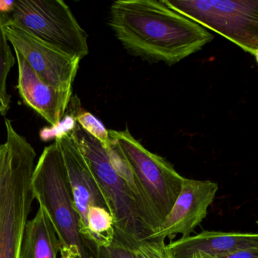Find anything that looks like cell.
<instances>
[{"label":"cell","mask_w":258,"mask_h":258,"mask_svg":"<svg viewBox=\"0 0 258 258\" xmlns=\"http://www.w3.org/2000/svg\"><path fill=\"white\" fill-rule=\"evenodd\" d=\"M108 24L131 55L172 66L214 40L205 28L164 4V0H117Z\"/></svg>","instance_id":"cell-1"},{"label":"cell","mask_w":258,"mask_h":258,"mask_svg":"<svg viewBox=\"0 0 258 258\" xmlns=\"http://www.w3.org/2000/svg\"><path fill=\"white\" fill-rule=\"evenodd\" d=\"M34 199L49 214L61 244L75 258H99V249L80 233V218L59 142L45 147L31 178Z\"/></svg>","instance_id":"cell-2"},{"label":"cell","mask_w":258,"mask_h":258,"mask_svg":"<svg viewBox=\"0 0 258 258\" xmlns=\"http://www.w3.org/2000/svg\"><path fill=\"white\" fill-rule=\"evenodd\" d=\"M6 129L11 156L0 220V258H22L24 231L34 201L31 178L37 154L13 123Z\"/></svg>","instance_id":"cell-3"},{"label":"cell","mask_w":258,"mask_h":258,"mask_svg":"<svg viewBox=\"0 0 258 258\" xmlns=\"http://www.w3.org/2000/svg\"><path fill=\"white\" fill-rule=\"evenodd\" d=\"M108 134L117 142L132 167L154 233L173 208L185 177L162 157L147 150L129 130H110Z\"/></svg>","instance_id":"cell-4"},{"label":"cell","mask_w":258,"mask_h":258,"mask_svg":"<svg viewBox=\"0 0 258 258\" xmlns=\"http://www.w3.org/2000/svg\"><path fill=\"white\" fill-rule=\"evenodd\" d=\"M1 14L5 22L71 56L81 60L88 55V36L62 0H13Z\"/></svg>","instance_id":"cell-5"},{"label":"cell","mask_w":258,"mask_h":258,"mask_svg":"<svg viewBox=\"0 0 258 258\" xmlns=\"http://www.w3.org/2000/svg\"><path fill=\"white\" fill-rule=\"evenodd\" d=\"M72 132L83 156L109 201L115 235L129 245L149 238L152 232L145 223L127 185L111 166L102 143L77 122Z\"/></svg>","instance_id":"cell-6"},{"label":"cell","mask_w":258,"mask_h":258,"mask_svg":"<svg viewBox=\"0 0 258 258\" xmlns=\"http://www.w3.org/2000/svg\"><path fill=\"white\" fill-rule=\"evenodd\" d=\"M169 7L258 55L257 0H164Z\"/></svg>","instance_id":"cell-7"},{"label":"cell","mask_w":258,"mask_h":258,"mask_svg":"<svg viewBox=\"0 0 258 258\" xmlns=\"http://www.w3.org/2000/svg\"><path fill=\"white\" fill-rule=\"evenodd\" d=\"M4 28L14 50L22 54L42 81L61 91L72 92L80 58L61 52L14 24L4 21Z\"/></svg>","instance_id":"cell-8"},{"label":"cell","mask_w":258,"mask_h":258,"mask_svg":"<svg viewBox=\"0 0 258 258\" xmlns=\"http://www.w3.org/2000/svg\"><path fill=\"white\" fill-rule=\"evenodd\" d=\"M218 185L210 180L184 178L180 192L162 224L148 238L165 241L177 235L189 236L207 217Z\"/></svg>","instance_id":"cell-9"},{"label":"cell","mask_w":258,"mask_h":258,"mask_svg":"<svg viewBox=\"0 0 258 258\" xmlns=\"http://www.w3.org/2000/svg\"><path fill=\"white\" fill-rule=\"evenodd\" d=\"M55 139L59 142L75 209L79 216L80 233L85 238L89 208L91 206L102 207L111 214V205L105 191L83 156L72 131L61 133Z\"/></svg>","instance_id":"cell-10"},{"label":"cell","mask_w":258,"mask_h":258,"mask_svg":"<svg viewBox=\"0 0 258 258\" xmlns=\"http://www.w3.org/2000/svg\"><path fill=\"white\" fill-rule=\"evenodd\" d=\"M15 52L19 66L18 89L22 100L52 127H57L69 106L72 92L61 91L46 84L22 54Z\"/></svg>","instance_id":"cell-11"},{"label":"cell","mask_w":258,"mask_h":258,"mask_svg":"<svg viewBox=\"0 0 258 258\" xmlns=\"http://www.w3.org/2000/svg\"><path fill=\"white\" fill-rule=\"evenodd\" d=\"M256 247V233L207 230L166 244L172 258H214L234 250Z\"/></svg>","instance_id":"cell-12"},{"label":"cell","mask_w":258,"mask_h":258,"mask_svg":"<svg viewBox=\"0 0 258 258\" xmlns=\"http://www.w3.org/2000/svg\"><path fill=\"white\" fill-rule=\"evenodd\" d=\"M61 248L49 214L39 205L34 218L28 220L22 239V258H58Z\"/></svg>","instance_id":"cell-13"},{"label":"cell","mask_w":258,"mask_h":258,"mask_svg":"<svg viewBox=\"0 0 258 258\" xmlns=\"http://www.w3.org/2000/svg\"><path fill=\"white\" fill-rule=\"evenodd\" d=\"M114 237V220L109 211L102 207H90L87 215L86 239L100 248L111 245Z\"/></svg>","instance_id":"cell-14"},{"label":"cell","mask_w":258,"mask_h":258,"mask_svg":"<svg viewBox=\"0 0 258 258\" xmlns=\"http://www.w3.org/2000/svg\"><path fill=\"white\" fill-rule=\"evenodd\" d=\"M4 25V17L0 13V114L6 116L11 104V96L7 91V79L16 58L9 44Z\"/></svg>","instance_id":"cell-15"},{"label":"cell","mask_w":258,"mask_h":258,"mask_svg":"<svg viewBox=\"0 0 258 258\" xmlns=\"http://www.w3.org/2000/svg\"><path fill=\"white\" fill-rule=\"evenodd\" d=\"M77 123L90 136L100 142L104 147L109 144L110 137L108 130L100 120L87 111L80 112L75 117Z\"/></svg>","instance_id":"cell-16"},{"label":"cell","mask_w":258,"mask_h":258,"mask_svg":"<svg viewBox=\"0 0 258 258\" xmlns=\"http://www.w3.org/2000/svg\"><path fill=\"white\" fill-rule=\"evenodd\" d=\"M11 156V142L7 137V141L0 144V220L2 217L3 203L7 186V176Z\"/></svg>","instance_id":"cell-17"},{"label":"cell","mask_w":258,"mask_h":258,"mask_svg":"<svg viewBox=\"0 0 258 258\" xmlns=\"http://www.w3.org/2000/svg\"><path fill=\"white\" fill-rule=\"evenodd\" d=\"M99 258H137L129 244L115 235L114 241L108 247L99 249Z\"/></svg>","instance_id":"cell-18"},{"label":"cell","mask_w":258,"mask_h":258,"mask_svg":"<svg viewBox=\"0 0 258 258\" xmlns=\"http://www.w3.org/2000/svg\"><path fill=\"white\" fill-rule=\"evenodd\" d=\"M214 258H258V247L240 249Z\"/></svg>","instance_id":"cell-19"},{"label":"cell","mask_w":258,"mask_h":258,"mask_svg":"<svg viewBox=\"0 0 258 258\" xmlns=\"http://www.w3.org/2000/svg\"><path fill=\"white\" fill-rule=\"evenodd\" d=\"M59 253L61 254V258H75L73 254L69 250L64 248V247L60 248Z\"/></svg>","instance_id":"cell-20"}]
</instances>
